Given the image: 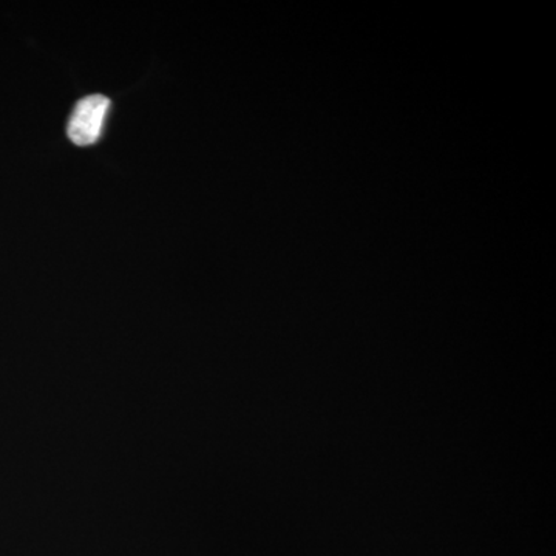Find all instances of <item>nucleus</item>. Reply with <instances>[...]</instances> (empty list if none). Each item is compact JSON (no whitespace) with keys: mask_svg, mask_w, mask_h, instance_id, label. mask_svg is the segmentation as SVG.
Segmentation results:
<instances>
[{"mask_svg":"<svg viewBox=\"0 0 556 556\" xmlns=\"http://www.w3.org/2000/svg\"><path fill=\"white\" fill-rule=\"evenodd\" d=\"M109 109L110 100L102 94H91L80 100L70 116V139L76 146L94 144L101 138Z\"/></svg>","mask_w":556,"mask_h":556,"instance_id":"1","label":"nucleus"}]
</instances>
